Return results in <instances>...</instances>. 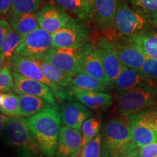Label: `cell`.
<instances>
[{
    "label": "cell",
    "instance_id": "cell-6",
    "mask_svg": "<svg viewBox=\"0 0 157 157\" xmlns=\"http://www.w3.org/2000/svg\"><path fill=\"white\" fill-rule=\"evenodd\" d=\"M113 28L124 39L154 30L146 17L135 10L124 0H119L118 3Z\"/></svg>",
    "mask_w": 157,
    "mask_h": 157
},
{
    "label": "cell",
    "instance_id": "cell-37",
    "mask_svg": "<svg viewBox=\"0 0 157 157\" xmlns=\"http://www.w3.org/2000/svg\"><path fill=\"white\" fill-rule=\"evenodd\" d=\"M13 30L10 23L5 19L2 18L0 21V45L2 44L5 39Z\"/></svg>",
    "mask_w": 157,
    "mask_h": 157
},
{
    "label": "cell",
    "instance_id": "cell-4",
    "mask_svg": "<svg viewBox=\"0 0 157 157\" xmlns=\"http://www.w3.org/2000/svg\"><path fill=\"white\" fill-rule=\"evenodd\" d=\"M6 140L20 157H44L23 117H10L5 129Z\"/></svg>",
    "mask_w": 157,
    "mask_h": 157
},
{
    "label": "cell",
    "instance_id": "cell-27",
    "mask_svg": "<svg viewBox=\"0 0 157 157\" xmlns=\"http://www.w3.org/2000/svg\"><path fill=\"white\" fill-rule=\"evenodd\" d=\"M146 17L153 28H157V0H124Z\"/></svg>",
    "mask_w": 157,
    "mask_h": 157
},
{
    "label": "cell",
    "instance_id": "cell-24",
    "mask_svg": "<svg viewBox=\"0 0 157 157\" xmlns=\"http://www.w3.org/2000/svg\"><path fill=\"white\" fill-rule=\"evenodd\" d=\"M10 23L13 30L17 31L23 36L40 28L36 19V13L26 14H10Z\"/></svg>",
    "mask_w": 157,
    "mask_h": 157
},
{
    "label": "cell",
    "instance_id": "cell-9",
    "mask_svg": "<svg viewBox=\"0 0 157 157\" xmlns=\"http://www.w3.org/2000/svg\"><path fill=\"white\" fill-rule=\"evenodd\" d=\"M83 47L78 48H52L42 58L73 76L82 72Z\"/></svg>",
    "mask_w": 157,
    "mask_h": 157
},
{
    "label": "cell",
    "instance_id": "cell-28",
    "mask_svg": "<svg viewBox=\"0 0 157 157\" xmlns=\"http://www.w3.org/2000/svg\"><path fill=\"white\" fill-rule=\"evenodd\" d=\"M22 39V35L13 30L5 39L2 44L0 45L1 68L6 66V63H9L10 59L15 54V51L21 44Z\"/></svg>",
    "mask_w": 157,
    "mask_h": 157
},
{
    "label": "cell",
    "instance_id": "cell-15",
    "mask_svg": "<svg viewBox=\"0 0 157 157\" xmlns=\"http://www.w3.org/2000/svg\"><path fill=\"white\" fill-rule=\"evenodd\" d=\"M82 72L98 78L103 84L111 86L105 74L96 47L94 46L91 42L83 47Z\"/></svg>",
    "mask_w": 157,
    "mask_h": 157
},
{
    "label": "cell",
    "instance_id": "cell-11",
    "mask_svg": "<svg viewBox=\"0 0 157 157\" xmlns=\"http://www.w3.org/2000/svg\"><path fill=\"white\" fill-rule=\"evenodd\" d=\"M95 47L101 58L108 79L112 86L113 82L117 79L123 70L124 65L119 59L114 43L108 39L102 38L98 40Z\"/></svg>",
    "mask_w": 157,
    "mask_h": 157
},
{
    "label": "cell",
    "instance_id": "cell-41",
    "mask_svg": "<svg viewBox=\"0 0 157 157\" xmlns=\"http://www.w3.org/2000/svg\"><path fill=\"white\" fill-rule=\"evenodd\" d=\"M156 88H157V83H156Z\"/></svg>",
    "mask_w": 157,
    "mask_h": 157
},
{
    "label": "cell",
    "instance_id": "cell-25",
    "mask_svg": "<svg viewBox=\"0 0 157 157\" xmlns=\"http://www.w3.org/2000/svg\"><path fill=\"white\" fill-rule=\"evenodd\" d=\"M110 86L103 84L98 78L88 74L80 72L72 76L71 87L90 92H107Z\"/></svg>",
    "mask_w": 157,
    "mask_h": 157
},
{
    "label": "cell",
    "instance_id": "cell-35",
    "mask_svg": "<svg viewBox=\"0 0 157 157\" xmlns=\"http://www.w3.org/2000/svg\"><path fill=\"white\" fill-rule=\"evenodd\" d=\"M143 117L147 121L157 136V108L153 107L148 109L146 111H141Z\"/></svg>",
    "mask_w": 157,
    "mask_h": 157
},
{
    "label": "cell",
    "instance_id": "cell-19",
    "mask_svg": "<svg viewBox=\"0 0 157 157\" xmlns=\"http://www.w3.org/2000/svg\"><path fill=\"white\" fill-rule=\"evenodd\" d=\"M114 46L119 59L125 66L141 71L147 56L139 47L127 42L114 43Z\"/></svg>",
    "mask_w": 157,
    "mask_h": 157
},
{
    "label": "cell",
    "instance_id": "cell-40",
    "mask_svg": "<svg viewBox=\"0 0 157 157\" xmlns=\"http://www.w3.org/2000/svg\"><path fill=\"white\" fill-rule=\"evenodd\" d=\"M124 157H140L139 156H124Z\"/></svg>",
    "mask_w": 157,
    "mask_h": 157
},
{
    "label": "cell",
    "instance_id": "cell-20",
    "mask_svg": "<svg viewBox=\"0 0 157 157\" xmlns=\"http://www.w3.org/2000/svg\"><path fill=\"white\" fill-rule=\"evenodd\" d=\"M146 84H154L156 87L154 81L146 77L142 71L124 66L112 86H114L118 91H125Z\"/></svg>",
    "mask_w": 157,
    "mask_h": 157
},
{
    "label": "cell",
    "instance_id": "cell-29",
    "mask_svg": "<svg viewBox=\"0 0 157 157\" xmlns=\"http://www.w3.org/2000/svg\"><path fill=\"white\" fill-rule=\"evenodd\" d=\"M0 110L2 114L7 117H21L18 95L12 93H1Z\"/></svg>",
    "mask_w": 157,
    "mask_h": 157
},
{
    "label": "cell",
    "instance_id": "cell-22",
    "mask_svg": "<svg viewBox=\"0 0 157 157\" xmlns=\"http://www.w3.org/2000/svg\"><path fill=\"white\" fill-rule=\"evenodd\" d=\"M124 42L137 45L147 57L157 60V31L151 30L137 36L126 38Z\"/></svg>",
    "mask_w": 157,
    "mask_h": 157
},
{
    "label": "cell",
    "instance_id": "cell-33",
    "mask_svg": "<svg viewBox=\"0 0 157 157\" xmlns=\"http://www.w3.org/2000/svg\"><path fill=\"white\" fill-rule=\"evenodd\" d=\"M102 152V135L98 133L93 140L83 147L82 157H101Z\"/></svg>",
    "mask_w": 157,
    "mask_h": 157
},
{
    "label": "cell",
    "instance_id": "cell-32",
    "mask_svg": "<svg viewBox=\"0 0 157 157\" xmlns=\"http://www.w3.org/2000/svg\"><path fill=\"white\" fill-rule=\"evenodd\" d=\"M0 90L1 93L15 92L17 93L13 71L10 66H4L0 70Z\"/></svg>",
    "mask_w": 157,
    "mask_h": 157
},
{
    "label": "cell",
    "instance_id": "cell-21",
    "mask_svg": "<svg viewBox=\"0 0 157 157\" xmlns=\"http://www.w3.org/2000/svg\"><path fill=\"white\" fill-rule=\"evenodd\" d=\"M76 18L87 23L93 22V14L90 0H52Z\"/></svg>",
    "mask_w": 157,
    "mask_h": 157
},
{
    "label": "cell",
    "instance_id": "cell-26",
    "mask_svg": "<svg viewBox=\"0 0 157 157\" xmlns=\"http://www.w3.org/2000/svg\"><path fill=\"white\" fill-rule=\"evenodd\" d=\"M42 71L46 77L52 82L63 87H70L72 76L66 72L63 71L60 68H57L54 65L47 61L44 58H37Z\"/></svg>",
    "mask_w": 157,
    "mask_h": 157
},
{
    "label": "cell",
    "instance_id": "cell-30",
    "mask_svg": "<svg viewBox=\"0 0 157 157\" xmlns=\"http://www.w3.org/2000/svg\"><path fill=\"white\" fill-rule=\"evenodd\" d=\"M46 0H14L10 14L36 13Z\"/></svg>",
    "mask_w": 157,
    "mask_h": 157
},
{
    "label": "cell",
    "instance_id": "cell-3",
    "mask_svg": "<svg viewBox=\"0 0 157 157\" xmlns=\"http://www.w3.org/2000/svg\"><path fill=\"white\" fill-rule=\"evenodd\" d=\"M157 104V88L151 84L118 91L117 107L121 117H129L154 107Z\"/></svg>",
    "mask_w": 157,
    "mask_h": 157
},
{
    "label": "cell",
    "instance_id": "cell-18",
    "mask_svg": "<svg viewBox=\"0 0 157 157\" xmlns=\"http://www.w3.org/2000/svg\"><path fill=\"white\" fill-rule=\"evenodd\" d=\"M74 97L90 109L107 110L112 105L113 97L106 92H90L71 87Z\"/></svg>",
    "mask_w": 157,
    "mask_h": 157
},
{
    "label": "cell",
    "instance_id": "cell-12",
    "mask_svg": "<svg viewBox=\"0 0 157 157\" xmlns=\"http://www.w3.org/2000/svg\"><path fill=\"white\" fill-rule=\"evenodd\" d=\"M83 149L82 133L67 126H63L59 136L57 157H79Z\"/></svg>",
    "mask_w": 157,
    "mask_h": 157
},
{
    "label": "cell",
    "instance_id": "cell-42",
    "mask_svg": "<svg viewBox=\"0 0 157 157\" xmlns=\"http://www.w3.org/2000/svg\"><path fill=\"white\" fill-rule=\"evenodd\" d=\"M79 157H82V156H79Z\"/></svg>",
    "mask_w": 157,
    "mask_h": 157
},
{
    "label": "cell",
    "instance_id": "cell-5",
    "mask_svg": "<svg viewBox=\"0 0 157 157\" xmlns=\"http://www.w3.org/2000/svg\"><path fill=\"white\" fill-rule=\"evenodd\" d=\"M9 66L12 71L24 77L37 80L48 85L54 97L60 101H73L74 95L68 88L50 82L42 71L36 58H29L20 55H14L9 60Z\"/></svg>",
    "mask_w": 157,
    "mask_h": 157
},
{
    "label": "cell",
    "instance_id": "cell-31",
    "mask_svg": "<svg viewBox=\"0 0 157 157\" xmlns=\"http://www.w3.org/2000/svg\"><path fill=\"white\" fill-rule=\"evenodd\" d=\"M101 122L95 117H90L83 123L82 127L83 147L92 141L99 133Z\"/></svg>",
    "mask_w": 157,
    "mask_h": 157
},
{
    "label": "cell",
    "instance_id": "cell-8",
    "mask_svg": "<svg viewBox=\"0 0 157 157\" xmlns=\"http://www.w3.org/2000/svg\"><path fill=\"white\" fill-rule=\"evenodd\" d=\"M52 48V34L39 28L23 36L15 55L42 58Z\"/></svg>",
    "mask_w": 157,
    "mask_h": 157
},
{
    "label": "cell",
    "instance_id": "cell-34",
    "mask_svg": "<svg viewBox=\"0 0 157 157\" xmlns=\"http://www.w3.org/2000/svg\"><path fill=\"white\" fill-rule=\"evenodd\" d=\"M141 71L152 81L157 83V60L147 57L143 64Z\"/></svg>",
    "mask_w": 157,
    "mask_h": 157
},
{
    "label": "cell",
    "instance_id": "cell-2",
    "mask_svg": "<svg viewBox=\"0 0 157 157\" xmlns=\"http://www.w3.org/2000/svg\"><path fill=\"white\" fill-rule=\"evenodd\" d=\"M138 151L127 117L113 118L105 124L102 133V156H138Z\"/></svg>",
    "mask_w": 157,
    "mask_h": 157
},
{
    "label": "cell",
    "instance_id": "cell-23",
    "mask_svg": "<svg viewBox=\"0 0 157 157\" xmlns=\"http://www.w3.org/2000/svg\"><path fill=\"white\" fill-rule=\"evenodd\" d=\"M17 95L19 96L21 117L28 118L32 117L44 111L52 104L42 98L24 94Z\"/></svg>",
    "mask_w": 157,
    "mask_h": 157
},
{
    "label": "cell",
    "instance_id": "cell-16",
    "mask_svg": "<svg viewBox=\"0 0 157 157\" xmlns=\"http://www.w3.org/2000/svg\"><path fill=\"white\" fill-rule=\"evenodd\" d=\"M133 140L138 148L156 142V133L141 112L127 117Z\"/></svg>",
    "mask_w": 157,
    "mask_h": 157
},
{
    "label": "cell",
    "instance_id": "cell-36",
    "mask_svg": "<svg viewBox=\"0 0 157 157\" xmlns=\"http://www.w3.org/2000/svg\"><path fill=\"white\" fill-rule=\"evenodd\" d=\"M140 157H157V141L139 148Z\"/></svg>",
    "mask_w": 157,
    "mask_h": 157
},
{
    "label": "cell",
    "instance_id": "cell-13",
    "mask_svg": "<svg viewBox=\"0 0 157 157\" xmlns=\"http://www.w3.org/2000/svg\"><path fill=\"white\" fill-rule=\"evenodd\" d=\"M93 112L79 101H63L60 108L62 124L76 130L82 131L83 123Z\"/></svg>",
    "mask_w": 157,
    "mask_h": 157
},
{
    "label": "cell",
    "instance_id": "cell-7",
    "mask_svg": "<svg viewBox=\"0 0 157 157\" xmlns=\"http://www.w3.org/2000/svg\"><path fill=\"white\" fill-rule=\"evenodd\" d=\"M88 23L73 17L62 29L52 34L53 48H78L90 42Z\"/></svg>",
    "mask_w": 157,
    "mask_h": 157
},
{
    "label": "cell",
    "instance_id": "cell-38",
    "mask_svg": "<svg viewBox=\"0 0 157 157\" xmlns=\"http://www.w3.org/2000/svg\"><path fill=\"white\" fill-rule=\"evenodd\" d=\"M14 0H0V13L2 16L10 13Z\"/></svg>",
    "mask_w": 157,
    "mask_h": 157
},
{
    "label": "cell",
    "instance_id": "cell-14",
    "mask_svg": "<svg viewBox=\"0 0 157 157\" xmlns=\"http://www.w3.org/2000/svg\"><path fill=\"white\" fill-rule=\"evenodd\" d=\"M119 0H90L96 26L103 31L113 28L116 12Z\"/></svg>",
    "mask_w": 157,
    "mask_h": 157
},
{
    "label": "cell",
    "instance_id": "cell-39",
    "mask_svg": "<svg viewBox=\"0 0 157 157\" xmlns=\"http://www.w3.org/2000/svg\"><path fill=\"white\" fill-rule=\"evenodd\" d=\"M0 119H1V121H1V132H2V131L5 130L6 125H7V122H8L10 117H7V116L2 113Z\"/></svg>",
    "mask_w": 157,
    "mask_h": 157
},
{
    "label": "cell",
    "instance_id": "cell-1",
    "mask_svg": "<svg viewBox=\"0 0 157 157\" xmlns=\"http://www.w3.org/2000/svg\"><path fill=\"white\" fill-rule=\"evenodd\" d=\"M60 109L56 103L26 119L29 130L46 157H55L61 130Z\"/></svg>",
    "mask_w": 157,
    "mask_h": 157
},
{
    "label": "cell",
    "instance_id": "cell-10",
    "mask_svg": "<svg viewBox=\"0 0 157 157\" xmlns=\"http://www.w3.org/2000/svg\"><path fill=\"white\" fill-rule=\"evenodd\" d=\"M39 27L53 34L71 21L69 13L53 2L44 3L36 13Z\"/></svg>",
    "mask_w": 157,
    "mask_h": 157
},
{
    "label": "cell",
    "instance_id": "cell-17",
    "mask_svg": "<svg viewBox=\"0 0 157 157\" xmlns=\"http://www.w3.org/2000/svg\"><path fill=\"white\" fill-rule=\"evenodd\" d=\"M17 94H24L42 98L51 103H56L54 95L48 85L37 80L31 79L13 71Z\"/></svg>",
    "mask_w": 157,
    "mask_h": 157
}]
</instances>
